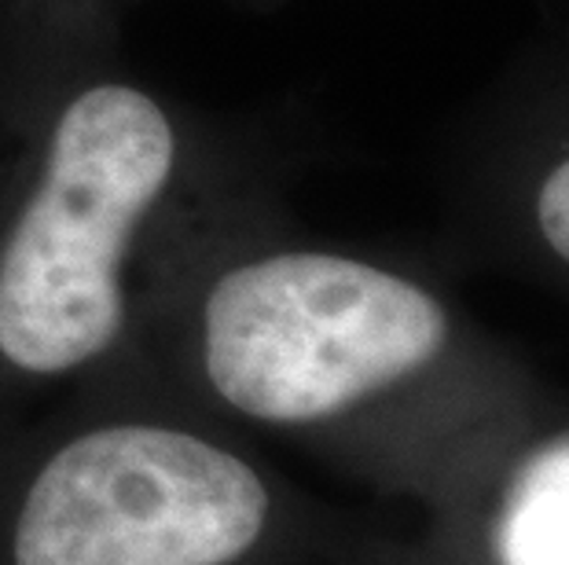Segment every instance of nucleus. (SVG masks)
I'll return each mask as SVG.
<instances>
[{"mask_svg":"<svg viewBox=\"0 0 569 565\" xmlns=\"http://www.w3.org/2000/svg\"><path fill=\"white\" fill-rule=\"evenodd\" d=\"M89 0H0V426L122 379L154 275L253 184Z\"/></svg>","mask_w":569,"mask_h":565,"instance_id":"nucleus-1","label":"nucleus"},{"mask_svg":"<svg viewBox=\"0 0 569 565\" xmlns=\"http://www.w3.org/2000/svg\"><path fill=\"white\" fill-rule=\"evenodd\" d=\"M452 353L456 320L430 286L287 235L247 184L162 261L122 379L243 437H327Z\"/></svg>","mask_w":569,"mask_h":565,"instance_id":"nucleus-2","label":"nucleus"},{"mask_svg":"<svg viewBox=\"0 0 569 565\" xmlns=\"http://www.w3.org/2000/svg\"><path fill=\"white\" fill-rule=\"evenodd\" d=\"M301 518L250 437L140 379L0 426V565H298Z\"/></svg>","mask_w":569,"mask_h":565,"instance_id":"nucleus-3","label":"nucleus"},{"mask_svg":"<svg viewBox=\"0 0 569 565\" xmlns=\"http://www.w3.org/2000/svg\"><path fill=\"white\" fill-rule=\"evenodd\" d=\"M496 565H569V441L518 466L492 522Z\"/></svg>","mask_w":569,"mask_h":565,"instance_id":"nucleus-4","label":"nucleus"},{"mask_svg":"<svg viewBox=\"0 0 569 565\" xmlns=\"http://www.w3.org/2000/svg\"><path fill=\"white\" fill-rule=\"evenodd\" d=\"M532 221L551 254L569 264V151L540 173L532 191Z\"/></svg>","mask_w":569,"mask_h":565,"instance_id":"nucleus-5","label":"nucleus"},{"mask_svg":"<svg viewBox=\"0 0 569 565\" xmlns=\"http://www.w3.org/2000/svg\"><path fill=\"white\" fill-rule=\"evenodd\" d=\"M89 4L107 8V11H114V16H122L129 4H140V0H89ZM247 4H269V0H247Z\"/></svg>","mask_w":569,"mask_h":565,"instance_id":"nucleus-6","label":"nucleus"}]
</instances>
